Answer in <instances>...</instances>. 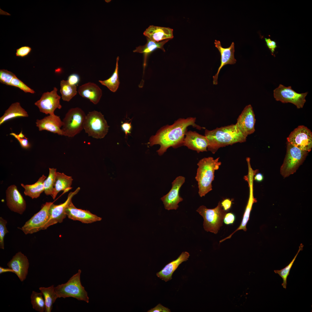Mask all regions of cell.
Masks as SVG:
<instances>
[{"instance_id": "24", "label": "cell", "mask_w": 312, "mask_h": 312, "mask_svg": "<svg viewBox=\"0 0 312 312\" xmlns=\"http://www.w3.org/2000/svg\"><path fill=\"white\" fill-rule=\"evenodd\" d=\"M78 92L81 96L88 99L95 105L99 103L102 94L100 88L95 83L91 82H88L80 86Z\"/></svg>"}, {"instance_id": "22", "label": "cell", "mask_w": 312, "mask_h": 312, "mask_svg": "<svg viewBox=\"0 0 312 312\" xmlns=\"http://www.w3.org/2000/svg\"><path fill=\"white\" fill-rule=\"evenodd\" d=\"M36 123L40 131L46 130L62 135L61 127L63 123L59 116L55 114L49 115L40 120H37Z\"/></svg>"}, {"instance_id": "12", "label": "cell", "mask_w": 312, "mask_h": 312, "mask_svg": "<svg viewBox=\"0 0 312 312\" xmlns=\"http://www.w3.org/2000/svg\"><path fill=\"white\" fill-rule=\"evenodd\" d=\"M57 90L54 87L51 91L44 93L40 99L35 103L40 112L46 114L53 115L56 109L62 108L60 103L61 97L57 94Z\"/></svg>"}, {"instance_id": "15", "label": "cell", "mask_w": 312, "mask_h": 312, "mask_svg": "<svg viewBox=\"0 0 312 312\" xmlns=\"http://www.w3.org/2000/svg\"><path fill=\"white\" fill-rule=\"evenodd\" d=\"M255 115L251 105L246 106L237 119L236 124L238 129L246 137L255 131Z\"/></svg>"}, {"instance_id": "19", "label": "cell", "mask_w": 312, "mask_h": 312, "mask_svg": "<svg viewBox=\"0 0 312 312\" xmlns=\"http://www.w3.org/2000/svg\"><path fill=\"white\" fill-rule=\"evenodd\" d=\"M215 46L219 51L220 54V64L216 75L213 76V83L217 85L218 83V77L219 72L222 68L225 65L235 64L236 60L234 57V43L232 42L230 46L227 48L222 47L220 42L215 40L214 42Z\"/></svg>"}, {"instance_id": "36", "label": "cell", "mask_w": 312, "mask_h": 312, "mask_svg": "<svg viewBox=\"0 0 312 312\" xmlns=\"http://www.w3.org/2000/svg\"><path fill=\"white\" fill-rule=\"evenodd\" d=\"M16 76L14 74L7 70H0V82L2 83L10 86L12 80Z\"/></svg>"}, {"instance_id": "14", "label": "cell", "mask_w": 312, "mask_h": 312, "mask_svg": "<svg viewBox=\"0 0 312 312\" xmlns=\"http://www.w3.org/2000/svg\"><path fill=\"white\" fill-rule=\"evenodd\" d=\"M185 181V178L184 177L179 176L177 177L172 182L171 189L161 198L166 209L177 210L178 208V204L183 200L179 195V191Z\"/></svg>"}, {"instance_id": "41", "label": "cell", "mask_w": 312, "mask_h": 312, "mask_svg": "<svg viewBox=\"0 0 312 312\" xmlns=\"http://www.w3.org/2000/svg\"><path fill=\"white\" fill-rule=\"evenodd\" d=\"M121 127L122 130L125 133V139H127L128 136L131 134L132 130L131 121H126L123 123L121 125Z\"/></svg>"}, {"instance_id": "10", "label": "cell", "mask_w": 312, "mask_h": 312, "mask_svg": "<svg viewBox=\"0 0 312 312\" xmlns=\"http://www.w3.org/2000/svg\"><path fill=\"white\" fill-rule=\"evenodd\" d=\"M46 202L43 205L41 209L27 221L19 229L25 234H32L43 229L49 218V211L52 204Z\"/></svg>"}, {"instance_id": "13", "label": "cell", "mask_w": 312, "mask_h": 312, "mask_svg": "<svg viewBox=\"0 0 312 312\" xmlns=\"http://www.w3.org/2000/svg\"><path fill=\"white\" fill-rule=\"evenodd\" d=\"M80 188L78 187L73 192H70L68 194L65 201L58 205L53 203L51 205L49 211V218L45 225L43 230L46 229L49 226L58 223H62L67 215L65 210L71 202L73 197L79 191Z\"/></svg>"}, {"instance_id": "1", "label": "cell", "mask_w": 312, "mask_h": 312, "mask_svg": "<svg viewBox=\"0 0 312 312\" xmlns=\"http://www.w3.org/2000/svg\"><path fill=\"white\" fill-rule=\"evenodd\" d=\"M196 119L192 117L179 118L171 125H167L161 127L155 135L151 137L148 144L151 146L156 144L160 145L157 151L159 156L162 155L170 147L176 148L183 146L188 127L192 126L199 130L205 129L195 123Z\"/></svg>"}, {"instance_id": "25", "label": "cell", "mask_w": 312, "mask_h": 312, "mask_svg": "<svg viewBox=\"0 0 312 312\" xmlns=\"http://www.w3.org/2000/svg\"><path fill=\"white\" fill-rule=\"evenodd\" d=\"M190 256L188 252H183L176 259L167 264L161 270L157 272V276L165 282L171 280L174 272L182 262L188 260Z\"/></svg>"}, {"instance_id": "37", "label": "cell", "mask_w": 312, "mask_h": 312, "mask_svg": "<svg viewBox=\"0 0 312 312\" xmlns=\"http://www.w3.org/2000/svg\"><path fill=\"white\" fill-rule=\"evenodd\" d=\"M10 86L18 88L25 93L31 94L35 93V92L33 90L28 86L16 76L12 80Z\"/></svg>"}, {"instance_id": "21", "label": "cell", "mask_w": 312, "mask_h": 312, "mask_svg": "<svg viewBox=\"0 0 312 312\" xmlns=\"http://www.w3.org/2000/svg\"><path fill=\"white\" fill-rule=\"evenodd\" d=\"M254 175L251 173L248 174L245 176L244 179L247 181L249 185L250 189L248 203L246 207L243 214V217L241 224L239 227L232 234L227 237L224 239V240L230 239L232 235L237 231L240 230H243L244 231H247L246 225L249 220L250 212L252 209L253 204L257 202L256 199L253 196V181Z\"/></svg>"}, {"instance_id": "20", "label": "cell", "mask_w": 312, "mask_h": 312, "mask_svg": "<svg viewBox=\"0 0 312 312\" xmlns=\"http://www.w3.org/2000/svg\"><path fill=\"white\" fill-rule=\"evenodd\" d=\"M7 265L12 270L20 280H25L28 274L29 263L27 257L21 252L14 255Z\"/></svg>"}, {"instance_id": "46", "label": "cell", "mask_w": 312, "mask_h": 312, "mask_svg": "<svg viewBox=\"0 0 312 312\" xmlns=\"http://www.w3.org/2000/svg\"><path fill=\"white\" fill-rule=\"evenodd\" d=\"M221 203L223 209L227 212L231 207L232 200L229 198H226L223 200Z\"/></svg>"}, {"instance_id": "47", "label": "cell", "mask_w": 312, "mask_h": 312, "mask_svg": "<svg viewBox=\"0 0 312 312\" xmlns=\"http://www.w3.org/2000/svg\"><path fill=\"white\" fill-rule=\"evenodd\" d=\"M254 179L258 182H261L263 179V176L261 173H257L255 175Z\"/></svg>"}, {"instance_id": "35", "label": "cell", "mask_w": 312, "mask_h": 312, "mask_svg": "<svg viewBox=\"0 0 312 312\" xmlns=\"http://www.w3.org/2000/svg\"><path fill=\"white\" fill-rule=\"evenodd\" d=\"M49 169L48 176L44 182V192L46 195L51 196L54 187L57 172L56 168H49Z\"/></svg>"}, {"instance_id": "26", "label": "cell", "mask_w": 312, "mask_h": 312, "mask_svg": "<svg viewBox=\"0 0 312 312\" xmlns=\"http://www.w3.org/2000/svg\"><path fill=\"white\" fill-rule=\"evenodd\" d=\"M147 42L145 44L136 47L133 51L134 52L143 53L144 54V61L143 63V74L144 69L146 65L147 57L148 55L153 51L157 49H160L164 52L165 51L164 45L170 39L166 40L159 42H153L149 38L146 37Z\"/></svg>"}, {"instance_id": "44", "label": "cell", "mask_w": 312, "mask_h": 312, "mask_svg": "<svg viewBox=\"0 0 312 312\" xmlns=\"http://www.w3.org/2000/svg\"><path fill=\"white\" fill-rule=\"evenodd\" d=\"M265 39L268 47L272 55H273L275 49L277 47L276 42L270 38H265Z\"/></svg>"}, {"instance_id": "29", "label": "cell", "mask_w": 312, "mask_h": 312, "mask_svg": "<svg viewBox=\"0 0 312 312\" xmlns=\"http://www.w3.org/2000/svg\"><path fill=\"white\" fill-rule=\"evenodd\" d=\"M47 177L43 174L34 183L31 185H24L21 184L24 189V193L25 195L32 199L36 198L44 191V182Z\"/></svg>"}, {"instance_id": "45", "label": "cell", "mask_w": 312, "mask_h": 312, "mask_svg": "<svg viewBox=\"0 0 312 312\" xmlns=\"http://www.w3.org/2000/svg\"><path fill=\"white\" fill-rule=\"evenodd\" d=\"M148 312H170V310L168 308L163 306L160 304H158L154 308L147 311Z\"/></svg>"}, {"instance_id": "18", "label": "cell", "mask_w": 312, "mask_h": 312, "mask_svg": "<svg viewBox=\"0 0 312 312\" xmlns=\"http://www.w3.org/2000/svg\"><path fill=\"white\" fill-rule=\"evenodd\" d=\"M65 213L69 218L85 224L92 223L102 219L101 217L92 214L88 210L77 208L72 201L66 207Z\"/></svg>"}, {"instance_id": "43", "label": "cell", "mask_w": 312, "mask_h": 312, "mask_svg": "<svg viewBox=\"0 0 312 312\" xmlns=\"http://www.w3.org/2000/svg\"><path fill=\"white\" fill-rule=\"evenodd\" d=\"M80 80V78L79 75L74 73L70 75L67 80L70 84L76 86L79 82Z\"/></svg>"}, {"instance_id": "4", "label": "cell", "mask_w": 312, "mask_h": 312, "mask_svg": "<svg viewBox=\"0 0 312 312\" xmlns=\"http://www.w3.org/2000/svg\"><path fill=\"white\" fill-rule=\"evenodd\" d=\"M81 270L79 269L78 272L73 275L66 283L55 287V291L58 298H65L70 297L88 303L89 302L88 293L81 284Z\"/></svg>"}, {"instance_id": "17", "label": "cell", "mask_w": 312, "mask_h": 312, "mask_svg": "<svg viewBox=\"0 0 312 312\" xmlns=\"http://www.w3.org/2000/svg\"><path fill=\"white\" fill-rule=\"evenodd\" d=\"M208 145V140L205 135L200 134L196 131H189L186 132L183 146L189 149L199 153L207 151Z\"/></svg>"}, {"instance_id": "9", "label": "cell", "mask_w": 312, "mask_h": 312, "mask_svg": "<svg viewBox=\"0 0 312 312\" xmlns=\"http://www.w3.org/2000/svg\"><path fill=\"white\" fill-rule=\"evenodd\" d=\"M274 97L276 101L283 103H291L298 109L302 108L306 102L308 92L298 93L292 89L291 86L286 87L280 84L273 91Z\"/></svg>"}, {"instance_id": "8", "label": "cell", "mask_w": 312, "mask_h": 312, "mask_svg": "<svg viewBox=\"0 0 312 312\" xmlns=\"http://www.w3.org/2000/svg\"><path fill=\"white\" fill-rule=\"evenodd\" d=\"M86 115L81 108L76 107L69 109L62 120V135L73 137L83 129Z\"/></svg>"}, {"instance_id": "27", "label": "cell", "mask_w": 312, "mask_h": 312, "mask_svg": "<svg viewBox=\"0 0 312 312\" xmlns=\"http://www.w3.org/2000/svg\"><path fill=\"white\" fill-rule=\"evenodd\" d=\"M73 180L72 177L67 176L63 173L57 172L53 190L51 196L53 199H55L60 191L67 192L71 189Z\"/></svg>"}, {"instance_id": "31", "label": "cell", "mask_w": 312, "mask_h": 312, "mask_svg": "<svg viewBox=\"0 0 312 312\" xmlns=\"http://www.w3.org/2000/svg\"><path fill=\"white\" fill-rule=\"evenodd\" d=\"M119 57L116 59V67L114 71L112 76L108 79L99 81L102 85L107 87L111 91L115 92L118 89L120 84L118 77V64Z\"/></svg>"}, {"instance_id": "32", "label": "cell", "mask_w": 312, "mask_h": 312, "mask_svg": "<svg viewBox=\"0 0 312 312\" xmlns=\"http://www.w3.org/2000/svg\"><path fill=\"white\" fill-rule=\"evenodd\" d=\"M60 92L62 99L69 101L77 94V86L70 84L67 80H62L60 81Z\"/></svg>"}, {"instance_id": "40", "label": "cell", "mask_w": 312, "mask_h": 312, "mask_svg": "<svg viewBox=\"0 0 312 312\" xmlns=\"http://www.w3.org/2000/svg\"><path fill=\"white\" fill-rule=\"evenodd\" d=\"M31 48L27 46H22L16 50V56L23 57L27 56L31 52Z\"/></svg>"}, {"instance_id": "30", "label": "cell", "mask_w": 312, "mask_h": 312, "mask_svg": "<svg viewBox=\"0 0 312 312\" xmlns=\"http://www.w3.org/2000/svg\"><path fill=\"white\" fill-rule=\"evenodd\" d=\"M39 289L44 298L46 309L45 312H51L53 304L58 298L55 291L54 285L48 287H40Z\"/></svg>"}, {"instance_id": "7", "label": "cell", "mask_w": 312, "mask_h": 312, "mask_svg": "<svg viewBox=\"0 0 312 312\" xmlns=\"http://www.w3.org/2000/svg\"><path fill=\"white\" fill-rule=\"evenodd\" d=\"M287 152L280 169L281 175L286 177L294 173L305 159L308 152L301 150L287 142Z\"/></svg>"}, {"instance_id": "39", "label": "cell", "mask_w": 312, "mask_h": 312, "mask_svg": "<svg viewBox=\"0 0 312 312\" xmlns=\"http://www.w3.org/2000/svg\"><path fill=\"white\" fill-rule=\"evenodd\" d=\"M10 134L14 136L19 142L22 148L25 149H28L31 146V145L29 142L28 139L26 138L23 134L22 131L18 134L14 133H12Z\"/></svg>"}, {"instance_id": "16", "label": "cell", "mask_w": 312, "mask_h": 312, "mask_svg": "<svg viewBox=\"0 0 312 312\" xmlns=\"http://www.w3.org/2000/svg\"><path fill=\"white\" fill-rule=\"evenodd\" d=\"M7 206L12 211L22 215L26 207L25 200L14 185L9 186L6 190Z\"/></svg>"}, {"instance_id": "11", "label": "cell", "mask_w": 312, "mask_h": 312, "mask_svg": "<svg viewBox=\"0 0 312 312\" xmlns=\"http://www.w3.org/2000/svg\"><path fill=\"white\" fill-rule=\"evenodd\" d=\"M287 141L303 151L310 152L312 148V133L304 125H300L291 132Z\"/></svg>"}, {"instance_id": "38", "label": "cell", "mask_w": 312, "mask_h": 312, "mask_svg": "<svg viewBox=\"0 0 312 312\" xmlns=\"http://www.w3.org/2000/svg\"><path fill=\"white\" fill-rule=\"evenodd\" d=\"M7 221L2 217H0V248L4 249V238L5 234L9 232L6 225Z\"/></svg>"}, {"instance_id": "3", "label": "cell", "mask_w": 312, "mask_h": 312, "mask_svg": "<svg viewBox=\"0 0 312 312\" xmlns=\"http://www.w3.org/2000/svg\"><path fill=\"white\" fill-rule=\"evenodd\" d=\"M220 157L216 159L212 157L204 158L200 160L197 165L195 179L198 182V194L200 197L204 196L212 189V183L214 178V172L218 170L221 163Z\"/></svg>"}, {"instance_id": "42", "label": "cell", "mask_w": 312, "mask_h": 312, "mask_svg": "<svg viewBox=\"0 0 312 312\" xmlns=\"http://www.w3.org/2000/svg\"><path fill=\"white\" fill-rule=\"evenodd\" d=\"M235 218V215L233 213H228L225 214L223 221L225 224H232L234 223Z\"/></svg>"}, {"instance_id": "28", "label": "cell", "mask_w": 312, "mask_h": 312, "mask_svg": "<svg viewBox=\"0 0 312 312\" xmlns=\"http://www.w3.org/2000/svg\"><path fill=\"white\" fill-rule=\"evenodd\" d=\"M27 112L21 106L20 103L16 102L12 103L5 111L0 118V125L10 120L18 117H28Z\"/></svg>"}, {"instance_id": "48", "label": "cell", "mask_w": 312, "mask_h": 312, "mask_svg": "<svg viewBox=\"0 0 312 312\" xmlns=\"http://www.w3.org/2000/svg\"><path fill=\"white\" fill-rule=\"evenodd\" d=\"M7 272H11L14 273V271L10 268H4L0 266V274Z\"/></svg>"}, {"instance_id": "6", "label": "cell", "mask_w": 312, "mask_h": 312, "mask_svg": "<svg viewBox=\"0 0 312 312\" xmlns=\"http://www.w3.org/2000/svg\"><path fill=\"white\" fill-rule=\"evenodd\" d=\"M109 126L100 112L94 110L86 115L83 129L89 136L96 139L103 138L107 134Z\"/></svg>"}, {"instance_id": "2", "label": "cell", "mask_w": 312, "mask_h": 312, "mask_svg": "<svg viewBox=\"0 0 312 312\" xmlns=\"http://www.w3.org/2000/svg\"><path fill=\"white\" fill-rule=\"evenodd\" d=\"M205 135L209 142L207 150L213 154L220 148L245 142L247 138L236 124L217 127L211 131L205 129Z\"/></svg>"}, {"instance_id": "23", "label": "cell", "mask_w": 312, "mask_h": 312, "mask_svg": "<svg viewBox=\"0 0 312 312\" xmlns=\"http://www.w3.org/2000/svg\"><path fill=\"white\" fill-rule=\"evenodd\" d=\"M144 35L151 41L156 42L172 38L173 29L169 27L151 25L147 28Z\"/></svg>"}, {"instance_id": "33", "label": "cell", "mask_w": 312, "mask_h": 312, "mask_svg": "<svg viewBox=\"0 0 312 312\" xmlns=\"http://www.w3.org/2000/svg\"><path fill=\"white\" fill-rule=\"evenodd\" d=\"M303 245L301 244L296 254L289 263L285 267L280 270H275L274 272L278 274L282 278L283 282L281 285L283 288L286 289L287 284V279L289 274V272L294 263L300 252L303 250Z\"/></svg>"}, {"instance_id": "34", "label": "cell", "mask_w": 312, "mask_h": 312, "mask_svg": "<svg viewBox=\"0 0 312 312\" xmlns=\"http://www.w3.org/2000/svg\"><path fill=\"white\" fill-rule=\"evenodd\" d=\"M43 296L41 292L38 293L33 291L31 296L33 309L39 312H43L45 310V302Z\"/></svg>"}, {"instance_id": "5", "label": "cell", "mask_w": 312, "mask_h": 312, "mask_svg": "<svg viewBox=\"0 0 312 312\" xmlns=\"http://www.w3.org/2000/svg\"><path fill=\"white\" fill-rule=\"evenodd\" d=\"M196 211L203 218L204 230L207 232L217 234L223 225V220L226 213V211L223 209L221 202H219L217 206L214 208L208 209L206 206L201 205Z\"/></svg>"}]
</instances>
